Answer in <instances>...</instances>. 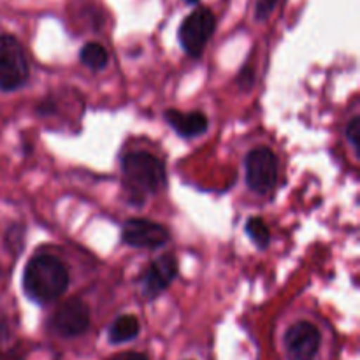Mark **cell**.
<instances>
[{
  "label": "cell",
  "instance_id": "cell-5",
  "mask_svg": "<svg viewBox=\"0 0 360 360\" xmlns=\"http://www.w3.org/2000/svg\"><path fill=\"white\" fill-rule=\"evenodd\" d=\"M214 32V14L206 7L193 11L179 27V42L190 56H200Z\"/></svg>",
  "mask_w": 360,
  "mask_h": 360
},
{
  "label": "cell",
  "instance_id": "cell-13",
  "mask_svg": "<svg viewBox=\"0 0 360 360\" xmlns=\"http://www.w3.org/2000/svg\"><path fill=\"white\" fill-rule=\"evenodd\" d=\"M246 234L250 236V239L255 243V246L259 250H266L267 246H269L271 232L262 218H250L248 224H246Z\"/></svg>",
  "mask_w": 360,
  "mask_h": 360
},
{
  "label": "cell",
  "instance_id": "cell-4",
  "mask_svg": "<svg viewBox=\"0 0 360 360\" xmlns=\"http://www.w3.org/2000/svg\"><path fill=\"white\" fill-rule=\"evenodd\" d=\"M278 183V160L269 148H255L246 157V185L259 195H266Z\"/></svg>",
  "mask_w": 360,
  "mask_h": 360
},
{
  "label": "cell",
  "instance_id": "cell-12",
  "mask_svg": "<svg viewBox=\"0 0 360 360\" xmlns=\"http://www.w3.org/2000/svg\"><path fill=\"white\" fill-rule=\"evenodd\" d=\"M79 58L91 70H102L109 62V55L105 48L102 44H97V42H88L79 51Z\"/></svg>",
  "mask_w": 360,
  "mask_h": 360
},
{
  "label": "cell",
  "instance_id": "cell-10",
  "mask_svg": "<svg viewBox=\"0 0 360 360\" xmlns=\"http://www.w3.org/2000/svg\"><path fill=\"white\" fill-rule=\"evenodd\" d=\"M165 120L169 125L181 137H197L207 130V118L199 111L181 112L178 109H169L165 112Z\"/></svg>",
  "mask_w": 360,
  "mask_h": 360
},
{
  "label": "cell",
  "instance_id": "cell-11",
  "mask_svg": "<svg viewBox=\"0 0 360 360\" xmlns=\"http://www.w3.org/2000/svg\"><path fill=\"white\" fill-rule=\"evenodd\" d=\"M139 330H141V326H139V320H137L136 316L134 315L118 316V319L111 323V327H109V341H111L112 345L127 343V341L137 338Z\"/></svg>",
  "mask_w": 360,
  "mask_h": 360
},
{
  "label": "cell",
  "instance_id": "cell-15",
  "mask_svg": "<svg viewBox=\"0 0 360 360\" xmlns=\"http://www.w3.org/2000/svg\"><path fill=\"white\" fill-rule=\"evenodd\" d=\"M347 137L348 141L352 143V146H354L355 151H359V141H360V120L355 116V118H352V122L348 123L347 127Z\"/></svg>",
  "mask_w": 360,
  "mask_h": 360
},
{
  "label": "cell",
  "instance_id": "cell-16",
  "mask_svg": "<svg viewBox=\"0 0 360 360\" xmlns=\"http://www.w3.org/2000/svg\"><path fill=\"white\" fill-rule=\"evenodd\" d=\"M111 360H148L146 355L143 354H134V352H127V354H120Z\"/></svg>",
  "mask_w": 360,
  "mask_h": 360
},
{
  "label": "cell",
  "instance_id": "cell-17",
  "mask_svg": "<svg viewBox=\"0 0 360 360\" xmlns=\"http://www.w3.org/2000/svg\"><path fill=\"white\" fill-rule=\"evenodd\" d=\"M186 2H188V4H195V2H199V0H186Z\"/></svg>",
  "mask_w": 360,
  "mask_h": 360
},
{
  "label": "cell",
  "instance_id": "cell-6",
  "mask_svg": "<svg viewBox=\"0 0 360 360\" xmlns=\"http://www.w3.org/2000/svg\"><path fill=\"white\" fill-rule=\"evenodd\" d=\"M123 243L132 248L155 250L169 241V231L157 221L144 218H130L122 229Z\"/></svg>",
  "mask_w": 360,
  "mask_h": 360
},
{
  "label": "cell",
  "instance_id": "cell-14",
  "mask_svg": "<svg viewBox=\"0 0 360 360\" xmlns=\"http://www.w3.org/2000/svg\"><path fill=\"white\" fill-rule=\"evenodd\" d=\"M278 0H257L255 2V18L257 21H264L276 9Z\"/></svg>",
  "mask_w": 360,
  "mask_h": 360
},
{
  "label": "cell",
  "instance_id": "cell-2",
  "mask_svg": "<svg viewBox=\"0 0 360 360\" xmlns=\"http://www.w3.org/2000/svg\"><path fill=\"white\" fill-rule=\"evenodd\" d=\"M122 172L125 185L134 195L157 193L165 181V167L160 158L148 151H136L123 157Z\"/></svg>",
  "mask_w": 360,
  "mask_h": 360
},
{
  "label": "cell",
  "instance_id": "cell-1",
  "mask_svg": "<svg viewBox=\"0 0 360 360\" xmlns=\"http://www.w3.org/2000/svg\"><path fill=\"white\" fill-rule=\"evenodd\" d=\"M69 287V273L56 257L39 253L28 260L23 273V290L37 304L56 301Z\"/></svg>",
  "mask_w": 360,
  "mask_h": 360
},
{
  "label": "cell",
  "instance_id": "cell-7",
  "mask_svg": "<svg viewBox=\"0 0 360 360\" xmlns=\"http://www.w3.org/2000/svg\"><path fill=\"white\" fill-rule=\"evenodd\" d=\"M90 326V309L81 299H69L51 316V329L62 338H76Z\"/></svg>",
  "mask_w": 360,
  "mask_h": 360
},
{
  "label": "cell",
  "instance_id": "cell-9",
  "mask_svg": "<svg viewBox=\"0 0 360 360\" xmlns=\"http://www.w3.org/2000/svg\"><path fill=\"white\" fill-rule=\"evenodd\" d=\"M178 276V262L174 255H162L148 266L141 276V288L146 299H155L160 295Z\"/></svg>",
  "mask_w": 360,
  "mask_h": 360
},
{
  "label": "cell",
  "instance_id": "cell-8",
  "mask_svg": "<svg viewBox=\"0 0 360 360\" xmlns=\"http://www.w3.org/2000/svg\"><path fill=\"white\" fill-rule=\"evenodd\" d=\"M288 360H315L320 348V330L309 322H297L285 334Z\"/></svg>",
  "mask_w": 360,
  "mask_h": 360
},
{
  "label": "cell",
  "instance_id": "cell-3",
  "mask_svg": "<svg viewBox=\"0 0 360 360\" xmlns=\"http://www.w3.org/2000/svg\"><path fill=\"white\" fill-rule=\"evenodd\" d=\"M28 79V62L13 35H0V90L14 91Z\"/></svg>",
  "mask_w": 360,
  "mask_h": 360
}]
</instances>
